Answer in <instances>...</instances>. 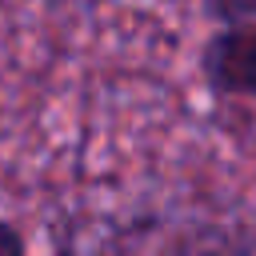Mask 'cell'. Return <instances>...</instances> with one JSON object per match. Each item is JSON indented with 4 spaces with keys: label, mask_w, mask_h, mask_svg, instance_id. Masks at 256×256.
I'll return each mask as SVG.
<instances>
[{
    "label": "cell",
    "mask_w": 256,
    "mask_h": 256,
    "mask_svg": "<svg viewBox=\"0 0 256 256\" xmlns=\"http://www.w3.org/2000/svg\"><path fill=\"white\" fill-rule=\"evenodd\" d=\"M0 256H28V236L8 216H0Z\"/></svg>",
    "instance_id": "cell-3"
},
{
    "label": "cell",
    "mask_w": 256,
    "mask_h": 256,
    "mask_svg": "<svg viewBox=\"0 0 256 256\" xmlns=\"http://www.w3.org/2000/svg\"><path fill=\"white\" fill-rule=\"evenodd\" d=\"M200 80L212 96L256 100V24L216 28L200 44Z\"/></svg>",
    "instance_id": "cell-1"
},
{
    "label": "cell",
    "mask_w": 256,
    "mask_h": 256,
    "mask_svg": "<svg viewBox=\"0 0 256 256\" xmlns=\"http://www.w3.org/2000/svg\"><path fill=\"white\" fill-rule=\"evenodd\" d=\"M204 16L216 28H244L256 24V0H204Z\"/></svg>",
    "instance_id": "cell-2"
}]
</instances>
